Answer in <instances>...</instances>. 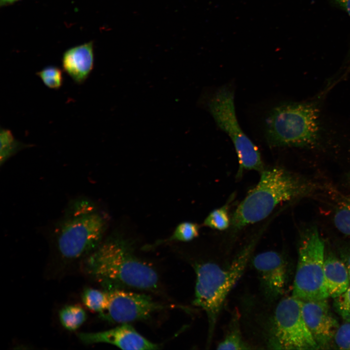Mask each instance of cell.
Returning <instances> with one entry per match:
<instances>
[{"mask_svg": "<svg viewBox=\"0 0 350 350\" xmlns=\"http://www.w3.org/2000/svg\"><path fill=\"white\" fill-rule=\"evenodd\" d=\"M87 315L80 305H67L59 312V319L62 326L70 331L78 329L86 321Z\"/></svg>", "mask_w": 350, "mask_h": 350, "instance_id": "15", "label": "cell"}, {"mask_svg": "<svg viewBox=\"0 0 350 350\" xmlns=\"http://www.w3.org/2000/svg\"><path fill=\"white\" fill-rule=\"evenodd\" d=\"M311 182L280 167L265 168L257 185L234 211L231 223L234 229L260 221L280 204L311 192Z\"/></svg>", "mask_w": 350, "mask_h": 350, "instance_id": "3", "label": "cell"}, {"mask_svg": "<svg viewBox=\"0 0 350 350\" xmlns=\"http://www.w3.org/2000/svg\"><path fill=\"white\" fill-rule=\"evenodd\" d=\"M199 229V226L195 223L190 222L181 223L175 228L171 236L166 239L158 241L153 245L172 241H190L198 236Z\"/></svg>", "mask_w": 350, "mask_h": 350, "instance_id": "19", "label": "cell"}, {"mask_svg": "<svg viewBox=\"0 0 350 350\" xmlns=\"http://www.w3.org/2000/svg\"></svg>", "mask_w": 350, "mask_h": 350, "instance_id": "29", "label": "cell"}, {"mask_svg": "<svg viewBox=\"0 0 350 350\" xmlns=\"http://www.w3.org/2000/svg\"><path fill=\"white\" fill-rule=\"evenodd\" d=\"M326 299L301 300L305 323L320 349H327L339 326Z\"/></svg>", "mask_w": 350, "mask_h": 350, "instance_id": "11", "label": "cell"}, {"mask_svg": "<svg viewBox=\"0 0 350 350\" xmlns=\"http://www.w3.org/2000/svg\"><path fill=\"white\" fill-rule=\"evenodd\" d=\"M234 93L228 87L219 89L208 103L210 114L217 125L232 140L239 163L237 176L243 170H255L260 173L264 169L257 146L242 131L235 113Z\"/></svg>", "mask_w": 350, "mask_h": 350, "instance_id": "7", "label": "cell"}, {"mask_svg": "<svg viewBox=\"0 0 350 350\" xmlns=\"http://www.w3.org/2000/svg\"><path fill=\"white\" fill-rule=\"evenodd\" d=\"M333 305L344 321L350 322V285L344 293L334 298Z\"/></svg>", "mask_w": 350, "mask_h": 350, "instance_id": "23", "label": "cell"}, {"mask_svg": "<svg viewBox=\"0 0 350 350\" xmlns=\"http://www.w3.org/2000/svg\"><path fill=\"white\" fill-rule=\"evenodd\" d=\"M82 300L85 306L89 310L101 314L107 307L109 301L108 292L88 288L85 289L82 295Z\"/></svg>", "mask_w": 350, "mask_h": 350, "instance_id": "16", "label": "cell"}, {"mask_svg": "<svg viewBox=\"0 0 350 350\" xmlns=\"http://www.w3.org/2000/svg\"><path fill=\"white\" fill-rule=\"evenodd\" d=\"M324 281L329 297L335 298L350 285L348 270L339 257L332 253L325 254Z\"/></svg>", "mask_w": 350, "mask_h": 350, "instance_id": "14", "label": "cell"}, {"mask_svg": "<svg viewBox=\"0 0 350 350\" xmlns=\"http://www.w3.org/2000/svg\"><path fill=\"white\" fill-rule=\"evenodd\" d=\"M271 346L281 350L319 349L308 328L301 311V300L286 297L278 304L273 316Z\"/></svg>", "mask_w": 350, "mask_h": 350, "instance_id": "8", "label": "cell"}, {"mask_svg": "<svg viewBox=\"0 0 350 350\" xmlns=\"http://www.w3.org/2000/svg\"><path fill=\"white\" fill-rule=\"evenodd\" d=\"M85 274L105 290H154L158 285L156 270L133 253L129 243L112 236L82 261Z\"/></svg>", "mask_w": 350, "mask_h": 350, "instance_id": "1", "label": "cell"}, {"mask_svg": "<svg viewBox=\"0 0 350 350\" xmlns=\"http://www.w3.org/2000/svg\"><path fill=\"white\" fill-rule=\"evenodd\" d=\"M348 178V180L349 182L350 183V172H349V173L348 175V178Z\"/></svg>", "mask_w": 350, "mask_h": 350, "instance_id": "28", "label": "cell"}, {"mask_svg": "<svg viewBox=\"0 0 350 350\" xmlns=\"http://www.w3.org/2000/svg\"><path fill=\"white\" fill-rule=\"evenodd\" d=\"M92 42H89L67 50L62 59L64 70L78 84L84 83L88 77L94 66Z\"/></svg>", "mask_w": 350, "mask_h": 350, "instance_id": "13", "label": "cell"}, {"mask_svg": "<svg viewBox=\"0 0 350 350\" xmlns=\"http://www.w3.org/2000/svg\"><path fill=\"white\" fill-rule=\"evenodd\" d=\"M259 237L257 235L253 238L225 267L211 262L195 265L196 281L192 303L202 309L207 316L208 343L211 341L224 303L244 273Z\"/></svg>", "mask_w": 350, "mask_h": 350, "instance_id": "4", "label": "cell"}, {"mask_svg": "<svg viewBox=\"0 0 350 350\" xmlns=\"http://www.w3.org/2000/svg\"><path fill=\"white\" fill-rule=\"evenodd\" d=\"M228 205L211 211L206 218L204 225L213 229L223 230L230 225V218L228 212Z\"/></svg>", "mask_w": 350, "mask_h": 350, "instance_id": "20", "label": "cell"}, {"mask_svg": "<svg viewBox=\"0 0 350 350\" xmlns=\"http://www.w3.org/2000/svg\"><path fill=\"white\" fill-rule=\"evenodd\" d=\"M36 74L41 79L43 84L48 88L53 89H59L63 82L62 70L56 66H48Z\"/></svg>", "mask_w": 350, "mask_h": 350, "instance_id": "21", "label": "cell"}, {"mask_svg": "<svg viewBox=\"0 0 350 350\" xmlns=\"http://www.w3.org/2000/svg\"><path fill=\"white\" fill-rule=\"evenodd\" d=\"M333 341L338 349L350 350V322L345 321L339 325Z\"/></svg>", "mask_w": 350, "mask_h": 350, "instance_id": "24", "label": "cell"}, {"mask_svg": "<svg viewBox=\"0 0 350 350\" xmlns=\"http://www.w3.org/2000/svg\"><path fill=\"white\" fill-rule=\"evenodd\" d=\"M80 340L85 344L108 343L123 350H156L159 345L148 340L140 334L128 323L108 330L94 332H81Z\"/></svg>", "mask_w": 350, "mask_h": 350, "instance_id": "12", "label": "cell"}, {"mask_svg": "<svg viewBox=\"0 0 350 350\" xmlns=\"http://www.w3.org/2000/svg\"><path fill=\"white\" fill-rule=\"evenodd\" d=\"M324 242L318 229L311 227L300 236L292 296L301 300L329 297L324 277Z\"/></svg>", "mask_w": 350, "mask_h": 350, "instance_id": "6", "label": "cell"}, {"mask_svg": "<svg viewBox=\"0 0 350 350\" xmlns=\"http://www.w3.org/2000/svg\"><path fill=\"white\" fill-rule=\"evenodd\" d=\"M333 222L336 228L345 235H350V195L339 199L335 209Z\"/></svg>", "mask_w": 350, "mask_h": 350, "instance_id": "18", "label": "cell"}, {"mask_svg": "<svg viewBox=\"0 0 350 350\" xmlns=\"http://www.w3.org/2000/svg\"><path fill=\"white\" fill-rule=\"evenodd\" d=\"M107 219L95 204L79 198L69 203L53 232L56 252L65 262L83 261L103 241Z\"/></svg>", "mask_w": 350, "mask_h": 350, "instance_id": "2", "label": "cell"}, {"mask_svg": "<svg viewBox=\"0 0 350 350\" xmlns=\"http://www.w3.org/2000/svg\"><path fill=\"white\" fill-rule=\"evenodd\" d=\"M252 264L257 272L265 298L274 301L284 292L287 277V263L278 252L268 251L253 258Z\"/></svg>", "mask_w": 350, "mask_h": 350, "instance_id": "10", "label": "cell"}, {"mask_svg": "<svg viewBox=\"0 0 350 350\" xmlns=\"http://www.w3.org/2000/svg\"><path fill=\"white\" fill-rule=\"evenodd\" d=\"M0 163L2 165L18 151L28 146L16 140L11 131L0 128Z\"/></svg>", "mask_w": 350, "mask_h": 350, "instance_id": "17", "label": "cell"}, {"mask_svg": "<svg viewBox=\"0 0 350 350\" xmlns=\"http://www.w3.org/2000/svg\"><path fill=\"white\" fill-rule=\"evenodd\" d=\"M341 7L350 17V0H332Z\"/></svg>", "mask_w": 350, "mask_h": 350, "instance_id": "26", "label": "cell"}, {"mask_svg": "<svg viewBox=\"0 0 350 350\" xmlns=\"http://www.w3.org/2000/svg\"><path fill=\"white\" fill-rule=\"evenodd\" d=\"M318 101L276 106L266 121L265 136L273 147H315L321 138Z\"/></svg>", "mask_w": 350, "mask_h": 350, "instance_id": "5", "label": "cell"}, {"mask_svg": "<svg viewBox=\"0 0 350 350\" xmlns=\"http://www.w3.org/2000/svg\"><path fill=\"white\" fill-rule=\"evenodd\" d=\"M106 291L108 293V304L100 315L112 323H128L146 319L155 312L172 307L159 304L144 294L123 289Z\"/></svg>", "mask_w": 350, "mask_h": 350, "instance_id": "9", "label": "cell"}, {"mask_svg": "<svg viewBox=\"0 0 350 350\" xmlns=\"http://www.w3.org/2000/svg\"><path fill=\"white\" fill-rule=\"evenodd\" d=\"M339 257L345 264L350 280V243H344L338 247Z\"/></svg>", "mask_w": 350, "mask_h": 350, "instance_id": "25", "label": "cell"}, {"mask_svg": "<svg viewBox=\"0 0 350 350\" xmlns=\"http://www.w3.org/2000/svg\"><path fill=\"white\" fill-rule=\"evenodd\" d=\"M251 349L243 339L237 327L228 332L217 347L218 350H247Z\"/></svg>", "mask_w": 350, "mask_h": 350, "instance_id": "22", "label": "cell"}, {"mask_svg": "<svg viewBox=\"0 0 350 350\" xmlns=\"http://www.w3.org/2000/svg\"><path fill=\"white\" fill-rule=\"evenodd\" d=\"M17 1V0H0V4L1 5H5L13 3Z\"/></svg>", "mask_w": 350, "mask_h": 350, "instance_id": "27", "label": "cell"}]
</instances>
